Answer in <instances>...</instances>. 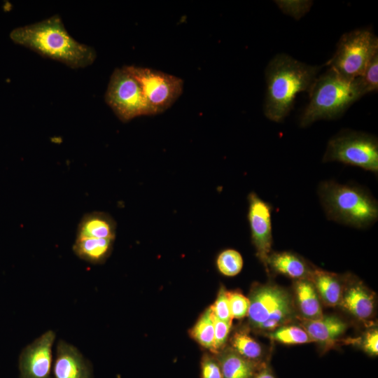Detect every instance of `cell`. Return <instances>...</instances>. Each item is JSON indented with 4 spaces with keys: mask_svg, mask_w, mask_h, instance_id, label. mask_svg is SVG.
Returning a JSON list of instances; mask_svg holds the SVG:
<instances>
[{
    "mask_svg": "<svg viewBox=\"0 0 378 378\" xmlns=\"http://www.w3.org/2000/svg\"><path fill=\"white\" fill-rule=\"evenodd\" d=\"M10 38L17 44L73 69L91 65L97 57L92 47L78 42L68 33L57 14L17 27L10 32Z\"/></svg>",
    "mask_w": 378,
    "mask_h": 378,
    "instance_id": "cell-1",
    "label": "cell"
},
{
    "mask_svg": "<svg viewBox=\"0 0 378 378\" xmlns=\"http://www.w3.org/2000/svg\"><path fill=\"white\" fill-rule=\"evenodd\" d=\"M321 68L301 62L287 54L275 55L265 72V115L275 122L284 121L293 108L296 95L309 92Z\"/></svg>",
    "mask_w": 378,
    "mask_h": 378,
    "instance_id": "cell-2",
    "label": "cell"
},
{
    "mask_svg": "<svg viewBox=\"0 0 378 378\" xmlns=\"http://www.w3.org/2000/svg\"><path fill=\"white\" fill-rule=\"evenodd\" d=\"M318 195L330 220L365 229L378 219L377 201L368 190L358 186L325 181L318 185Z\"/></svg>",
    "mask_w": 378,
    "mask_h": 378,
    "instance_id": "cell-3",
    "label": "cell"
},
{
    "mask_svg": "<svg viewBox=\"0 0 378 378\" xmlns=\"http://www.w3.org/2000/svg\"><path fill=\"white\" fill-rule=\"evenodd\" d=\"M309 94V104L300 118L301 127L340 117L363 96L358 78H346L330 68L317 76Z\"/></svg>",
    "mask_w": 378,
    "mask_h": 378,
    "instance_id": "cell-4",
    "label": "cell"
},
{
    "mask_svg": "<svg viewBox=\"0 0 378 378\" xmlns=\"http://www.w3.org/2000/svg\"><path fill=\"white\" fill-rule=\"evenodd\" d=\"M248 317L257 330L271 332L288 325L295 316V304L290 293L275 284H257L248 298Z\"/></svg>",
    "mask_w": 378,
    "mask_h": 378,
    "instance_id": "cell-5",
    "label": "cell"
},
{
    "mask_svg": "<svg viewBox=\"0 0 378 378\" xmlns=\"http://www.w3.org/2000/svg\"><path fill=\"white\" fill-rule=\"evenodd\" d=\"M378 54V38L370 29L344 33L326 65L349 79L361 76L372 58Z\"/></svg>",
    "mask_w": 378,
    "mask_h": 378,
    "instance_id": "cell-6",
    "label": "cell"
},
{
    "mask_svg": "<svg viewBox=\"0 0 378 378\" xmlns=\"http://www.w3.org/2000/svg\"><path fill=\"white\" fill-rule=\"evenodd\" d=\"M322 161L339 162L377 174V138L363 132L343 130L330 139Z\"/></svg>",
    "mask_w": 378,
    "mask_h": 378,
    "instance_id": "cell-7",
    "label": "cell"
},
{
    "mask_svg": "<svg viewBox=\"0 0 378 378\" xmlns=\"http://www.w3.org/2000/svg\"><path fill=\"white\" fill-rule=\"evenodd\" d=\"M104 99L122 122H128L139 116L155 115L127 66L114 69Z\"/></svg>",
    "mask_w": 378,
    "mask_h": 378,
    "instance_id": "cell-8",
    "label": "cell"
},
{
    "mask_svg": "<svg viewBox=\"0 0 378 378\" xmlns=\"http://www.w3.org/2000/svg\"><path fill=\"white\" fill-rule=\"evenodd\" d=\"M127 66L155 115L172 106L183 92V80L178 76L151 68Z\"/></svg>",
    "mask_w": 378,
    "mask_h": 378,
    "instance_id": "cell-9",
    "label": "cell"
},
{
    "mask_svg": "<svg viewBox=\"0 0 378 378\" xmlns=\"http://www.w3.org/2000/svg\"><path fill=\"white\" fill-rule=\"evenodd\" d=\"M247 199L251 241L257 257L266 268L272 245V206L254 192H251Z\"/></svg>",
    "mask_w": 378,
    "mask_h": 378,
    "instance_id": "cell-10",
    "label": "cell"
},
{
    "mask_svg": "<svg viewBox=\"0 0 378 378\" xmlns=\"http://www.w3.org/2000/svg\"><path fill=\"white\" fill-rule=\"evenodd\" d=\"M55 334L48 330L27 345L19 358L20 378H51Z\"/></svg>",
    "mask_w": 378,
    "mask_h": 378,
    "instance_id": "cell-11",
    "label": "cell"
},
{
    "mask_svg": "<svg viewBox=\"0 0 378 378\" xmlns=\"http://www.w3.org/2000/svg\"><path fill=\"white\" fill-rule=\"evenodd\" d=\"M54 378H92V366L75 346L60 340L56 349Z\"/></svg>",
    "mask_w": 378,
    "mask_h": 378,
    "instance_id": "cell-12",
    "label": "cell"
},
{
    "mask_svg": "<svg viewBox=\"0 0 378 378\" xmlns=\"http://www.w3.org/2000/svg\"><path fill=\"white\" fill-rule=\"evenodd\" d=\"M339 305L357 319L365 321L374 314V295L360 281L352 279L344 286Z\"/></svg>",
    "mask_w": 378,
    "mask_h": 378,
    "instance_id": "cell-13",
    "label": "cell"
},
{
    "mask_svg": "<svg viewBox=\"0 0 378 378\" xmlns=\"http://www.w3.org/2000/svg\"><path fill=\"white\" fill-rule=\"evenodd\" d=\"M301 326L312 341L331 345L342 336L347 329L346 323L335 316H324L316 320L301 318Z\"/></svg>",
    "mask_w": 378,
    "mask_h": 378,
    "instance_id": "cell-14",
    "label": "cell"
},
{
    "mask_svg": "<svg viewBox=\"0 0 378 378\" xmlns=\"http://www.w3.org/2000/svg\"><path fill=\"white\" fill-rule=\"evenodd\" d=\"M266 269L295 280L309 279L314 268L300 255L290 252H271L267 260Z\"/></svg>",
    "mask_w": 378,
    "mask_h": 378,
    "instance_id": "cell-15",
    "label": "cell"
},
{
    "mask_svg": "<svg viewBox=\"0 0 378 378\" xmlns=\"http://www.w3.org/2000/svg\"><path fill=\"white\" fill-rule=\"evenodd\" d=\"M115 222L110 215L105 212L92 211L82 217L76 236L115 239Z\"/></svg>",
    "mask_w": 378,
    "mask_h": 378,
    "instance_id": "cell-16",
    "label": "cell"
},
{
    "mask_svg": "<svg viewBox=\"0 0 378 378\" xmlns=\"http://www.w3.org/2000/svg\"><path fill=\"white\" fill-rule=\"evenodd\" d=\"M294 293L295 304L302 318L316 320L323 316L319 296L309 279L295 280Z\"/></svg>",
    "mask_w": 378,
    "mask_h": 378,
    "instance_id": "cell-17",
    "label": "cell"
},
{
    "mask_svg": "<svg viewBox=\"0 0 378 378\" xmlns=\"http://www.w3.org/2000/svg\"><path fill=\"white\" fill-rule=\"evenodd\" d=\"M309 279L314 284L319 298L329 307L339 305L344 286L336 274L314 268Z\"/></svg>",
    "mask_w": 378,
    "mask_h": 378,
    "instance_id": "cell-18",
    "label": "cell"
},
{
    "mask_svg": "<svg viewBox=\"0 0 378 378\" xmlns=\"http://www.w3.org/2000/svg\"><path fill=\"white\" fill-rule=\"evenodd\" d=\"M218 361L223 378H253L265 366L262 363H255L243 358L232 349L221 354Z\"/></svg>",
    "mask_w": 378,
    "mask_h": 378,
    "instance_id": "cell-19",
    "label": "cell"
},
{
    "mask_svg": "<svg viewBox=\"0 0 378 378\" xmlns=\"http://www.w3.org/2000/svg\"><path fill=\"white\" fill-rule=\"evenodd\" d=\"M114 239L76 237L73 251L79 258L92 263L103 262L109 255Z\"/></svg>",
    "mask_w": 378,
    "mask_h": 378,
    "instance_id": "cell-20",
    "label": "cell"
},
{
    "mask_svg": "<svg viewBox=\"0 0 378 378\" xmlns=\"http://www.w3.org/2000/svg\"><path fill=\"white\" fill-rule=\"evenodd\" d=\"M231 344L232 350L243 358L260 363L263 354L262 346L245 331L235 332L231 339Z\"/></svg>",
    "mask_w": 378,
    "mask_h": 378,
    "instance_id": "cell-21",
    "label": "cell"
},
{
    "mask_svg": "<svg viewBox=\"0 0 378 378\" xmlns=\"http://www.w3.org/2000/svg\"><path fill=\"white\" fill-rule=\"evenodd\" d=\"M190 334L202 346L213 352L214 343V326L210 308L206 309L198 319Z\"/></svg>",
    "mask_w": 378,
    "mask_h": 378,
    "instance_id": "cell-22",
    "label": "cell"
},
{
    "mask_svg": "<svg viewBox=\"0 0 378 378\" xmlns=\"http://www.w3.org/2000/svg\"><path fill=\"white\" fill-rule=\"evenodd\" d=\"M270 338L285 344H301L312 342L307 332L300 326L285 325L269 333Z\"/></svg>",
    "mask_w": 378,
    "mask_h": 378,
    "instance_id": "cell-23",
    "label": "cell"
},
{
    "mask_svg": "<svg viewBox=\"0 0 378 378\" xmlns=\"http://www.w3.org/2000/svg\"><path fill=\"white\" fill-rule=\"evenodd\" d=\"M216 265L223 275L234 276L241 272L243 267V258L237 251L225 249L218 255Z\"/></svg>",
    "mask_w": 378,
    "mask_h": 378,
    "instance_id": "cell-24",
    "label": "cell"
},
{
    "mask_svg": "<svg viewBox=\"0 0 378 378\" xmlns=\"http://www.w3.org/2000/svg\"><path fill=\"white\" fill-rule=\"evenodd\" d=\"M363 95L377 91L378 89V54L368 65L363 74L358 77Z\"/></svg>",
    "mask_w": 378,
    "mask_h": 378,
    "instance_id": "cell-25",
    "label": "cell"
},
{
    "mask_svg": "<svg viewBox=\"0 0 378 378\" xmlns=\"http://www.w3.org/2000/svg\"><path fill=\"white\" fill-rule=\"evenodd\" d=\"M230 311L232 318H242L247 316L249 299L238 291H227Z\"/></svg>",
    "mask_w": 378,
    "mask_h": 378,
    "instance_id": "cell-26",
    "label": "cell"
},
{
    "mask_svg": "<svg viewBox=\"0 0 378 378\" xmlns=\"http://www.w3.org/2000/svg\"><path fill=\"white\" fill-rule=\"evenodd\" d=\"M276 4L286 14L299 20L310 9L312 1H275Z\"/></svg>",
    "mask_w": 378,
    "mask_h": 378,
    "instance_id": "cell-27",
    "label": "cell"
},
{
    "mask_svg": "<svg viewBox=\"0 0 378 378\" xmlns=\"http://www.w3.org/2000/svg\"><path fill=\"white\" fill-rule=\"evenodd\" d=\"M209 308L212 314L218 319L232 323V317L230 311L227 290L223 286H221L216 300Z\"/></svg>",
    "mask_w": 378,
    "mask_h": 378,
    "instance_id": "cell-28",
    "label": "cell"
},
{
    "mask_svg": "<svg viewBox=\"0 0 378 378\" xmlns=\"http://www.w3.org/2000/svg\"><path fill=\"white\" fill-rule=\"evenodd\" d=\"M212 313V312H211ZM214 326V353H218L225 346L232 323L221 321L212 314Z\"/></svg>",
    "mask_w": 378,
    "mask_h": 378,
    "instance_id": "cell-29",
    "label": "cell"
},
{
    "mask_svg": "<svg viewBox=\"0 0 378 378\" xmlns=\"http://www.w3.org/2000/svg\"><path fill=\"white\" fill-rule=\"evenodd\" d=\"M201 375L202 378H223L218 361L207 355L202 360Z\"/></svg>",
    "mask_w": 378,
    "mask_h": 378,
    "instance_id": "cell-30",
    "label": "cell"
},
{
    "mask_svg": "<svg viewBox=\"0 0 378 378\" xmlns=\"http://www.w3.org/2000/svg\"><path fill=\"white\" fill-rule=\"evenodd\" d=\"M362 346L364 351L371 356L378 354V331L372 329L368 331L363 340Z\"/></svg>",
    "mask_w": 378,
    "mask_h": 378,
    "instance_id": "cell-31",
    "label": "cell"
},
{
    "mask_svg": "<svg viewBox=\"0 0 378 378\" xmlns=\"http://www.w3.org/2000/svg\"><path fill=\"white\" fill-rule=\"evenodd\" d=\"M253 378H275L271 370L265 365L262 367Z\"/></svg>",
    "mask_w": 378,
    "mask_h": 378,
    "instance_id": "cell-32",
    "label": "cell"
}]
</instances>
